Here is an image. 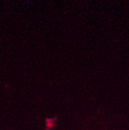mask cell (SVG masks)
I'll return each mask as SVG.
<instances>
[{
  "label": "cell",
  "instance_id": "1",
  "mask_svg": "<svg viewBox=\"0 0 129 130\" xmlns=\"http://www.w3.org/2000/svg\"><path fill=\"white\" fill-rule=\"evenodd\" d=\"M54 121H55V119L53 118H50V119H48L47 121H46V126L48 129H50L53 127V123H54Z\"/></svg>",
  "mask_w": 129,
  "mask_h": 130
}]
</instances>
